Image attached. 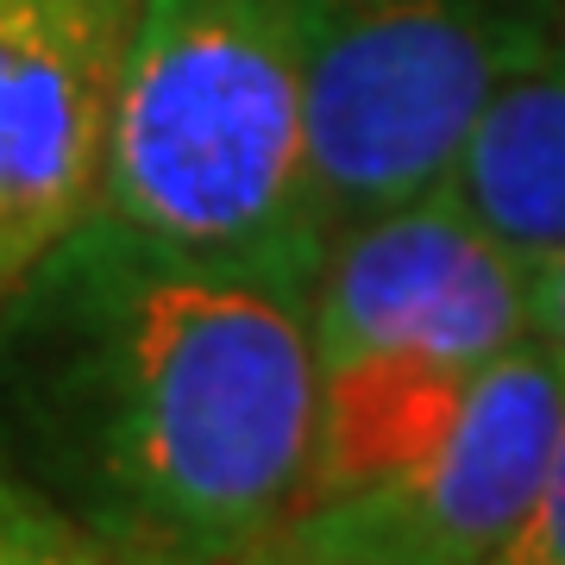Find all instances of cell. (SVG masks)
I'll return each instance as SVG.
<instances>
[{"mask_svg": "<svg viewBox=\"0 0 565 565\" xmlns=\"http://www.w3.org/2000/svg\"><path fill=\"white\" fill-rule=\"evenodd\" d=\"M308 465V289L88 214L0 302V478L102 565H245Z\"/></svg>", "mask_w": 565, "mask_h": 565, "instance_id": "obj_1", "label": "cell"}, {"mask_svg": "<svg viewBox=\"0 0 565 565\" xmlns=\"http://www.w3.org/2000/svg\"><path fill=\"white\" fill-rule=\"evenodd\" d=\"M302 70L308 0H145L95 214L177 258L315 289Z\"/></svg>", "mask_w": 565, "mask_h": 565, "instance_id": "obj_2", "label": "cell"}, {"mask_svg": "<svg viewBox=\"0 0 565 565\" xmlns=\"http://www.w3.org/2000/svg\"><path fill=\"white\" fill-rule=\"evenodd\" d=\"M553 25L534 0H308V207L340 233L434 195Z\"/></svg>", "mask_w": 565, "mask_h": 565, "instance_id": "obj_3", "label": "cell"}, {"mask_svg": "<svg viewBox=\"0 0 565 565\" xmlns=\"http://www.w3.org/2000/svg\"><path fill=\"white\" fill-rule=\"evenodd\" d=\"M565 359L541 340L478 371L459 422L415 471L302 509L277 534L308 565H497L541 503Z\"/></svg>", "mask_w": 565, "mask_h": 565, "instance_id": "obj_4", "label": "cell"}, {"mask_svg": "<svg viewBox=\"0 0 565 565\" xmlns=\"http://www.w3.org/2000/svg\"><path fill=\"white\" fill-rule=\"evenodd\" d=\"M308 340L315 371L396 359L478 377L534 340L527 264L434 189L327 233L308 289Z\"/></svg>", "mask_w": 565, "mask_h": 565, "instance_id": "obj_5", "label": "cell"}, {"mask_svg": "<svg viewBox=\"0 0 565 565\" xmlns=\"http://www.w3.org/2000/svg\"><path fill=\"white\" fill-rule=\"evenodd\" d=\"M145 0H0V302L102 202Z\"/></svg>", "mask_w": 565, "mask_h": 565, "instance_id": "obj_6", "label": "cell"}, {"mask_svg": "<svg viewBox=\"0 0 565 565\" xmlns=\"http://www.w3.org/2000/svg\"><path fill=\"white\" fill-rule=\"evenodd\" d=\"M440 195L527 270L565 252V39H546L490 95Z\"/></svg>", "mask_w": 565, "mask_h": 565, "instance_id": "obj_7", "label": "cell"}, {"mask_svg": "<svg viewBox=\"0 0 565 565\" xmlns=\"http://www.w3.org/2000/svg\"><path fill=\"white\" fill-rule=\"evenodd\" d=\"M0 565H102L76 527H63L44 503L0 478Z\"/></svg>", "mask_w": 565, "mask_h": 565, "instance_id": "obj_8", "label": "cell"}, {"mask_svg": "<svg viewBox=\"0 0 565 565\" xmlns=\"http://www.w3.org/2000/svg\"><path fill=\"white\" fill-rule=\"evenodd\" d=\"M509 553L522 565H565V408H559V434H553V459H546L541 503H534L522 541Z\"/></svg>", "mask_w": 565, "mask_h": 565, "instance_id": "obj_9", "label": "cell"}, {"mask_svg": "<svg viewBox=\"0 0 565 565\" xmlns=\"http://www.w3.org/2000/svg\"><path fill=\"white\" fill-rule=\"evenodd\" d=\"M527 321H534V340L565 359V252L527 270Z\"/></svg>", "mask_w": 565, "mask_h": 565, "instance_id": "obj_10", "label": "cell"}, {"mask_svg": "<svg viewBox=\"0 0 565 565\" xmlns=\"http://www.w3.org/2000/svg\"><path fill=\"white\" fill-rule=\"evenodd\" d=\"M245 565H308V559H296V553H282V546L270 541V546H258V553H252Z\"/></svg>", "mask_w": 565, "mask_h": 565, "instance_id": "obj_11", "label": "cell"}, {"mask_svg": "<svg viewBox=\"0 0 565 565\" xmlns=\"http://www.w3.org/2000/svg\"><path fill=\"white\" fill-rule=\"evenodd\" d=\"M497 565H522V559H515V553H503V559H497Z\"/></svg>", "mask_w": 565, "mask_h": 565, "instance_id": "obj_12", "label": "cell"}]
</instances>
